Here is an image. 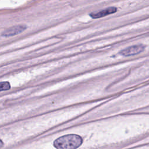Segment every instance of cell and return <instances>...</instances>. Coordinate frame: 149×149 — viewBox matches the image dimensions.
I'll use <instances>...</instances> for the list:
<instances>
[{"label": "cell", "instance_id": "6", "mask_svg": "<svg viewBox=\"0 0 149 149\" xmlns=\"http://www.w3.org/2000/svg\"><path fill=\"white\" fill-rule=\"evenodd\" d=\"M3 142L2 141V140L0 139V148H2L3 147Z\"/></svg>", "mask_w": 149, "mask_h": 149}, {"label": "cell", "instance_id": "1", "mask_svg": "<svg viewBox=\"0 0 149 149\" xmlns=\"http://www.w3.org/2000/svg\"><path fill=\"white\" fill-rule=\"evenodd\" d=\"M83 143L82 137L76 134H69L57 138L53 143L56 149H77Z\"/></svg>", "mask_w": 149, "mask_h": 149}, {"label": "cell", "instance_id": "3", "mask_svg": "<svg viewBox=\"0 0 149 149\" xmlns=\"http://www.w3.org/2000/svg\"><path fill=\"white\" fill-rule=\"evenodd\" d=\"M26 29V26L24 25H17L13 27H11L6 29L2 33V36L3 37H10L16 35L23 31Z\"/></svg>", "mask_w": 149, "mask_h": 149}, {"label": "cell", "instance_id": "5", "mask_svg": "<svg viewBox=\"0 0 149 149\" xmlns=\"http://www.w3.org/2000/svg\"><path fill=\"white\" fill-rule=\"evenodd\" d=\"M10 88V84L8 81L0 82V91L8 90Z\"/></svg>", "mask_w": 149, "mask_h": 149}, {"label": "cell", "instance_id": "4", "mask_svg": "<svg viewBox=\"0 0 149 149\" xmlns=\"http://www.w3.org/2000/svg\"><path fill=\"white\" fill-rule=\"evenodd\" d=\"M116 10H117L116 8L112 6V7H109L108 8H105V9L100 10L97 12L91 13L90 15L91 17H93L94 19H97V18L102 17L114 13L116 12Z\"/></svg>", "mask_w": 149, "mask_h": 149}, {"label": "cell", "instance_id": "2", "mask_svg": "<svg viewBox=\"0 0 149 149\" xmlns=\"http://www.w3.org/2000/svg\"><path fill=\"white\" fill-rule=\"evenodd\" d=\"M144 50V46L141 44L132 45L120 52V54L124 56H129L139 54Z\"/></svg>", "mask_w": 149, "mask_h": 149}]
</instances>
